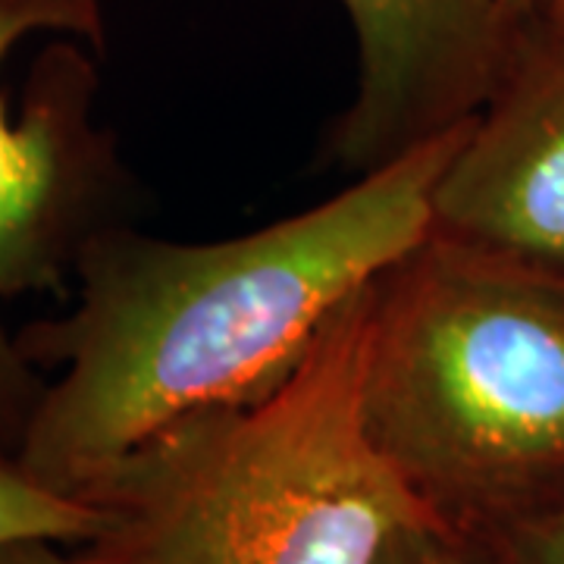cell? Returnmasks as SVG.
Segmentation results:
<instances>
[{"mask_svg":"<svg viewBox=\"0 0 564 564\" xmlns=\"http://www.w3.org/2000/svg\"><path fill=\"white\" fill-rule=\"evenodd\" d=\"M470 122L248 236L170 242L132 223L98 236L76 307L17 333L39 370L61 367L17 462L82 499L166 426L280 389L336 311L426 239L433 185Z\"/></svg>","mask_w":564,"mask_h":564,"instance_id":"1","label":"cell"},{"mask_svg":"<svg viewBox=\"0 0 564 564\" xmlns=\"http://www.w3.org/2000/svg\"><path fill=\"white\" fill-rule=\"evenodd\" d=\"M364 423L452 533L564 508V280L426 232L373 282Z\"/></svg>","mask_w":564,"mask_h":564,"instance_id":"2","label":"cell"},{"mask_svg":"<svg viewBox=\"0 0 564 564\" xmlns=\"http://www.w3.org/2000/svg\"><path fill=\"white\" fill-rule=\"evenodd\" d=\"M373 282L280 389L166 426L88 486L107 521L76 564H380L440 524L364 423Z\"/></svg>","mask_w":564,"mask_h":564,"instance_id":"3","label":"cell"},{"mask_svg":"<svg viewBox=\"0 0 564 564\" xmlns=\"http://www.w3.org/2000/svg\"><path fill=\"white\" fill-rule=\"evenodd\" d=\"M104 0H0V307L63 292L98 236L144 195L120 141L95 120ZM44 377L0 321V448L17 455Z\"/></svg>","mask_w":564,"mask_h":564,"instance_id":"4","label":"cell"},{"mask_svg":"<svg viewBox=\"0 0 564 564\" xmlns=\"http://www.w3.org/2000/svg\"><path fill=\"white\" fill-rule=\"evenodd\" d=\"M430 236L564 280V3L514 22L502 76L433 185Z\"/></svg>","mask_w":564,"mask_h":564,"instance_id":"5","label":"cell"},{"mask_svg":"<svg viewBox=\"0 0 564 564\" xmlns=\"http://www.w3.org/2000/svg\"><path fill=\"white\" fill-rule=\"evenodd\" d=\"M358 44L355 98L323 161L367 176L474 120L508 61L514 22L499 0H339Z\"/></svg>","mask_w":564,"mask_h":564,"instance_id":"6","label":"cell"},{"mask_svg":"<svg viewBox=\"0 0 564 564\" xmlns=\"http://www.w3.org/2000/svg\"><path fill=\"white\" fill-rule=\"evenodd\" d=\"M104 521L98 505L41 486L17 455L0 448V545L25 540L85 545L101 533Z\"/></svg>","mask_w":564,"mask_h":564,"instance_id":"7","label":"cell"},{"mask_svg":"<svg viewBox=\"0 0 564 564\" xmlns=\"http://www.w3.org/2000/svg\"><path fill=\"white\" fill-rule=\"evenodd\" d=\"M380 564H505V558L492 545L464 540L440 524H421L404 530Z\"/></svg>","mask_w":564,"mask_h":564,"instance_id":"8","label":"cell"},{"mask_svg":"<svg viewBox=\"0 0 564 564\" xmlns=\"http://www.w3.org/2000/svg\"><path fill=\"white\" fill-rule=\"evenodd\" d=\"M492 549L505 564H564V508L511 530Z\"/></svg>","mask_w":564,"mask_h":564,"instance_id":"9","label":"cell"},{"mask_svg":"<svg viewBox=\"0 0 564 564\" xmlns=\"http://www.w3.org/2000/svg\"><path fill=\"white\" fill-rule=\"evenodd\" d=\"M0 564H76V558L57 552V543L25 540V543L0 545Z\"/></svg>","mask_w":564,"mask_h":564,"instance_id":"10","label":"cell"},{"mask_svg":"<svg viewBox=\"0 0 564 564\" xmlns=\"http://www.w3.org/2000/svg\"><path fill=\"white\" fill-rule=\"evenodd\" d=\"M499 3H502L511 17H527V13H533V10H540V7H549V3H564V0H499Z\"/></svg>","mask_w":564,"mask_h":564,"instance_id":"11","label":"cell"}]
</instances>
